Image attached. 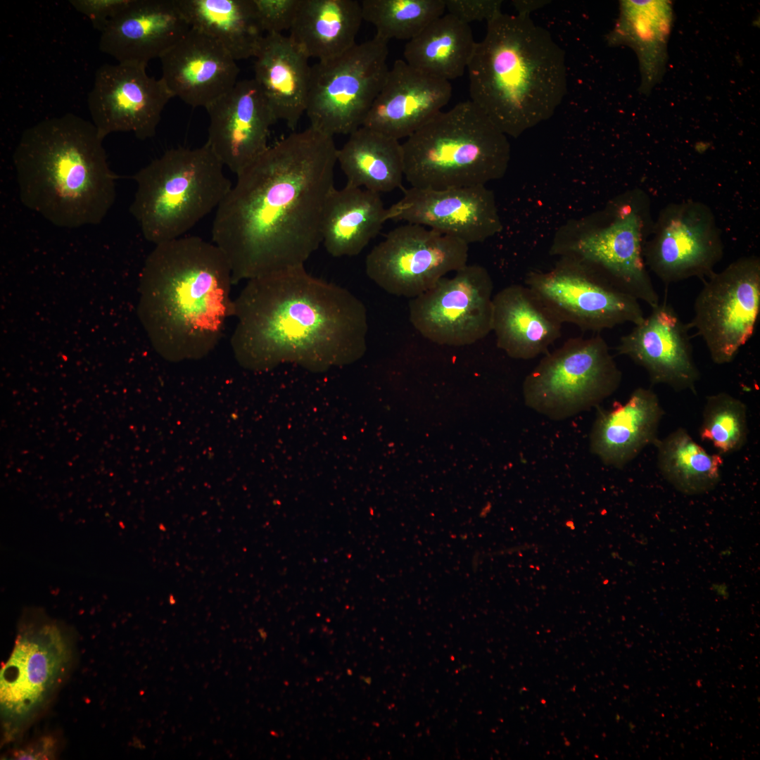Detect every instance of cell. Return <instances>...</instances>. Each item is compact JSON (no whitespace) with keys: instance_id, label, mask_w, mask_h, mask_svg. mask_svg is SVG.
Returning <instances> with one entry per match:
<instances>
[{"instance_id":"6da1fadb","label":"cell","mask_w":760,"mask_h":760,"mask_svg":"<svg viewBox=\"0 0 760 760\" xmlns=\"http://www.w3.org/2000/svg\"><path fill=\"white\" fill-rule=\"evenodd\" d=\"M337 149L332 137L309 127L270 145L236 175L211 229L234 284L304 266L318 248Z\"/></svg>"},{"instance_id":"7a4b0ae2","label":"cell","mask_w":760,"mask_h":760,"mask_svg":"<svg viewBox=\"0 0 760 760\" xmlns=\"http://www.w3.org/2000/svg\"><path fill=\"white\" fill-rule=\"evenodd\" d=\"M234 299L231 347L244 367L294 362L315 371L353 363L367 350L364 303L305 266L246 281Z\"/></svg>"},{"instance_id":"3957f363","label":"cell","mask_w":760,"mask_h":760,"mask_svg":"<svg viewBox=\"0 0 760 760\" xmlns=\"http://www.w3.org/2000/svg\"><path fill=\"white\" fill-rule=\"evenodd\" d=\"M230 265L213 243L182 236L156 245L140 276L138 314L154 349L172 362L205 357L234 316Z\"/></svg>"},{"instance_id":"277c9868","label":"cell","mask_w":760,"mask_h":760,"mask_svg":"<svg viewBox=\"0 0 760 760\" xmlns=\"http://www.w3.org/2000/svg\"><path fill=\"white\" fill-rule=\"evenodd\" d=\"M103 141L91 122L72 113L27 128L13 155L23 205L57 227L99 224L116 196Z\"/></svg>"},{"instance_id":"5b68a950","label":"cell","mask_w":760,"mask_h":760,"mask_svg":"<svg viewBox=\"0 0 760 760\" xmlns=\"http://www.w3.org/2000/svg\"><path fill=\"white\" fill-rule=\"evenodd\" d=\"M467 70L470 101L507 136L551 118L567 91L564 49L526 15L488 22Z\"/></svg>"},{"instance_id":"8992f818","label":"cell","mask_w":760,"mask_h":760,"mask_svg":"<svg viewBox=\"0 0 760 760\" xmlns=\"http://www.w3.org/2000/svg\"><path fill=\"white\" fill-rule=\"evenodd\" d=\"M402 146L405 178L422 189L485 186L510 156L507 135L470 100L438 113Z\"/></svg>"},{"instance_id":"52a82bcc","label":"cell","mask_w":760,"mask_h":760,"mask_svg":"<svg viewBox=\"0 0 760 760\" xmlns=\"http://www.w3.org/2000/svg\"><path fill=\"white\" fill-rule=\"evenodd\" d=\"M205 143L166 151L133 177L129 210L145 239L155 245L179 237L216 210L232 184Z\"/></svg>"},{"instance_id":"ba28073f","label":"cell","mask_w":760,"mask_h":760,"mask_svg":"<svg viewBox=\"0 0 760 760\" xmlns=\"http://www.w3.org/2000/svg\"><path fill=\"white\" fill-rule=\"evenodd\" d=\"M621 380L606 341L578 336L543 355L525 377L522 393L527 407L558 421L597 407Z\"/></svg>"},{"instance_id":"9c48e42d","label":"cell","mask_w":760,"mask_h":760,"mask_svg":"<svg viewBox=\"0 0 760 760\" xmlns=\"http://www.w3.org/2000/svg\"><path fill=\"white\" fill-rule=\"evenodd\" d=\"M388 42L377 36L311 68L306 114L330 137L350 134L364 120L386 80Z\"/></svg>"},{"instance_id":"30bf717a","label":"cell","mask_w":760,"mask_h":760,"mask_svg":"<svg viewBox=\"0 0 760 760\" xmlns=\"http://www.w3.org/2000/svg\"><path fill=\"white\" fill-rule=\"evenodd\" d=\"M615 206L612 220L604 227L557 242L552 253L590 267L653 308L659 298L643 255L654 221L650 199L637 191Z\"/></svg>"},{"instance_id":"8fae6325","label":"cell","mask_w":760,"mask_h":760,"mask_svg":"<svg viewBox=\"0 0 760 760\" xmlns=\"http://www.w3.org/2000/svg\"><path fill=\"white\" fill-rule=\"evenodd\" d=\"M70 638L42 614L25 617L1 670V714L10 735L30 720L59 686L72 660Z\"/></svg>"},{"instance_id":"7c38bea8","label":"cell","mask_w":760,"mask_h":760,"mask_svg":"<svg viewBox=\"0 0 760 760\" xmlns=\"http://www.w3.org/2000/svg\"><path fill=\"white\" fill-rule=\"evenodd\" d=\"M688 326L703 339L711 360L732 362L751 338L760 312V260L740 258L704 279Z\"/></svg>"},{"instance_id":"4fadbf2b","label":"cell","mask_w":760,"mask_h":760,"mask_svg":"<svg viewBox=\"0 0 760 760\" xmlns=\"http://www.w3.org/2000/svg\"><path fill=\"white\" fill-rule=\"evenodd\" d=\"M469 245L416 224L390 231L367 254V277L386 292L413 298L467 264Z\"/></svg>"},{"instance_id":"5bb4252c","label":"cell","mask_w":760,"mask_h":760,"mask_svg":"<svg viewBox=\"0 0 760 760\" xmlns=\"http://www.w3.org/2000/svg\"><path fill=\"white\" fill-rule=\"evenodd\" d=\"M493 283L486 268L467 264L409 303L410 321L443 346L473 344L492 331Z\"/></svg>"},{"instance_id":"9a60e30c","label":"cell","mask_w":760,"mask_h":760,"mask_svg":"<svg viewBox=\"0 0 760 760\" xmlns=\"http://www.w3.org/2000/svg\"><path fill=\"white\" fill-rule=\"evenodd\" d=\"M564 324L600 332L617 325L642 322L639 300L590 267L562 258L547 272H531L525 281Z\"/></svg>"},{"instance_id":"2e32d148","label":"cell","mask_w":760,"mask_h":760,"mask_svg":"<svg viewBox=\"0 0 760 760\" xmlns=\"http://www.w3.org/2000/svg\"><path fill=\"white\" fill-rule=\"evenodd\" d=\"M721 232L711 208L698 201L670 203L653 221L643 255L648 271L665 284L706 279L723 255Z\"/></svg>"},{"instance_id":"e0dca14e","label":"cell","mask_w":760,"mask_h":760,"mask_svg":"<svg viewBox=\"0 0 760 760\" xmlns=\"http://www.w3.org/2000/svg\"><path fill=\"white\" fill-rule=\"evenodd\" d=\"M172 98L160 78L150 77L146 67L105 63L96 72L87 104L91 122L103 139L121 132L145 140L155 135Z\"/></svg>"},{"instance_id":"ac0fdd59","label":"cell","mask_w":760,"mask_h":760,"mask_svg":"<svg viewBox=\"0 0 760 760\" xmlns=\"http://www.w3.org/2000/svg\"><path fill=\"white\" fill-rule=\"evenodd\" d=\"M386 219L424 226L468 245L485 241L502 227L493 194L485 186H411L386 208Z\"/></svg>"},{"instance_id":"d6986e66","label":"cell","mask_w":760,"mask_h":760,"mask_svg":"<svg viewBox=\"0 0 760 760\" xmlns=\"http://www.w3.org/2000/svg\"><path fill=\"white\" fill-rule=\"evenodd\" d=\"M651 308L641 323L620 338L618 353L643 367L652 384L696 393L700 373L693 357L688 324L665 300Z\"/></svg>"},{"instance_id":"ffe728a7","label":"cell","mask_w":760,"mask_h":760,"mask_svg":"<svg viewBox=\"0 0 760 760\" xmlns=\"http://www.w3.org/2000/svg\"><path fill=\"white\" fill-rule=\"evenodd\" d=\"M205 109L210 120L206 143L236 175L270 146V129L277 120L253 78L238 81Z\"/></svg>"},{"instance_id":"44dd1931","label":"cell","mask_w":760,"mask_h":760,"mask_svg":"<svg viewBox=\"0 0 760 760\" xmlns=\"http://www.w3.org/2000/svg\"><path fill=\"white\" fill-rule=\"evenodd\" d=\"M160 80L172 97L206 108L236 84L239 69L225 48L190 27L160 57Z\"/></svg>"},{"instance_id":"7402d4cb","label":"cell","mask_w":760,"mask_h":760,"mask_svg":"<svg viewBox=\"0 0 760 760\" xmlns=\"http://www.w3.org/2000/svg\"><path fill=\"white\" fill-rule=\"evenodd\" d=\"M450 82L396 60L362 126L400 140L407 139L436 116L450 101Z\"/></svg>"},{"instance_id":"603a6c76","label":"cell","mask_w":760,"mask_h":760,"mask_svg":"<svg viewBox=\"0 0 760 760\" xmlns=\"http://www.w3.org/2000/svg\"><path fill=\"white\" fill-rule=\"evenodd\" d=\"M189 29L175 0H130L101 32L99 48L118 63L146 68Z\"/></svg>"},{"instance_id":"cb8c5ba5","label":"cell","mask_w":760,"mask_h":760,"mask_svg":"<svg viewBox=\"0 0 760 760\" xmlns=\"http://www.w3.org/2000/svg\"><path fill=\"white\" fill-rule=\"evenodd\" d=\"M664 412L651 389L635 388L624 403L597 409L590 433V450L607 466L623 468L658 441Z\"/></svg>"},{"instance_id":"d4e9b609","label":"cell","mask_w":760,"mask_h":760,"mask_svg":"<svg viewBox=\"0 0 760 760\" xmlns=\"http://www.w3.org/2000/svg\"><path fill=\"white\" fill-rule=\"evenodd\" d=\"M563 323L526 285L512 284L493 297L492 331L509 357L532 360L549 352Z\"/></svg>"},{"instance_id":"484cf974","label":"cell","mask_w":760,"mask_h":760,"mask_svg":"<svg viewBox=\"0 0 760 760\" xmlns=\"http://www.w3.org/2000/svg\"><path fill=\"white\" fill-rule=\"evenodd\" d=\"M254 58L253 79L276 120L295 129L307 108L309 58L283 34H265Z\"/></svg>"},{"instance_id":"4316f807","label":"cell","mask_w":760,"mask_h":760,"mask_svg":"<svg viewBox=\"0 0 760 760\" xmlns=\"http://www.w3.org/2000/svg\"><path fill=\"white\" fill-rule=\"evenodd\" d=\"M619 2V18L607 42L611 46H628L635 52L641 75L639 90L648 95L666 70L667 44L674 16L672 3L666 0Z\"/></svg>"},{"instance_id":"83f0119b","label":"cell","mask_w":760,"mask_h":760,"mask_svg":"<svg viewBox=\"0 0 760 760\" xmlns=\"http://www.w3.org/2000/svg\"><path fill=\"white\" fill-rule=\"evenodd\" d=\"M380 194L346 184L331 189L322 221V243L333 257L355 256L377 236L386 219Z\"/></svg>"},{"instance_id":"f1b7e54d","label":"cell","mask_w":760,"mask_h":760,"mask_svg":"<svg viewBox=\"0 0 760 760\" xmlns=\"http://www.w3.org/2000/svg\"><path fill=\"white\" fill-rule=\"evenodd\" d=\"M362 20L360 1L300 0L289 37L309 58L327 61L357 44Z\"/></svg>"},{"instance_id":"f546056e","label":"cell","mask_w":760,"mask_h":760,"mask_svg":"<svg viewBox=\"0 0 760 760\" xmlns=\"http://www.w3.org/2000/svg\"><path fill=\"white\" fill-rule=\"evenodd\" d=\"M336 160L346 184L379 194L400 187L405 177L402 144L364 126L349 134Z\"/></svg>"},{"instance_id":"4dcf8cb0","label":"cell","mask_w":760,"mask_h":760,"mask_svg":"<svg viewBox=\"0 0 760 760\" xmlns=\"http://www.w3.org/2000/svg\"><path fill=\"white\" fill-rule=\"evenodd\" d=\"M190 27L220 43L236 61L255 57L264 37L253 0H175Z\"/></svg>"},{"instance_id":"1f68e13d","label":"cell","mask_w":760,"mask_h":760,"mask_svg":"<svg viewBox=\"0 0 760 760\" xmlns=\"http://www.w3.org/2000/svg\"><path fill=\"white\" fill-rule=\"evenodd\" d=\"M476 44L469 25L448 13L406 43L404 61L420 72L450 82L464 75Z\"/></svg>"},{"instance_id":"d6a6232c","label":"cell","mask_w":760,"mask_h":760,"mask_svg":"<svg viewBox=\"0 0 760 760\" xmlns=\"http://www.w3.org/2000/svg\"><path fill=\"white\" fill-rule=\"evenodd\" d=\"M657 464L663 476L678 490L696 495L712 490L721 479L723 460L709 454L683 428L658 439Z\"/></svg>"},{"instance_id":"836d02e7","label":"cell","mask_w":760,"mask_h":760,"mask_svg":"<svg viewBox=\"0 0 760 760\" xmlns=\"http://www.w3.org/2000/svg\"><path fill=\"white\" fill-rule=\"evenodd\" d=\"M363 20L387 41L410 40L445 11L444 0H362Z\"/></svg>"},{"instance_id":"e575fe53","label":"cell","mask_w":760,"mask_h":760,"mask_svg":"<svg viewBox=\"0 0 760 760\" xmlns=\"http://www.w3.org/2000/svg\"><path fill=\"white\" fill-rule=\"evenodd\" d=\"M699 434L702 441L711 444L721 455L740 450L748 434L746 405L724 392L709 395Z\"/></svg>"},{"instance_id":"d590c367","label":"cell","mask_w":760,"mask_h":760,"mask_svg":"<svg viewBox=\"0 0 760 760\" xmlns=\"http://www.w3.org/2000/svg\"><path fill=\"white\" fill-rule=\"evenodd\" d=\"M300 0H253L259 24L266 34L290 30Z\"/></svg>"},{"instance_id":"8d00e7d4","label":"cell","mask_w":760,"mask_h":760,"mask_svg":"<svg viewBox=\"0 0 760 760\" xmlns=\"http://www.w3.org/2000/svg\"><path fill=\"white\" fill-rule=\"evenodd\" d=\"M448 13L469 25L474 21H490L502 13L501 0H444Z\"/></svg>"},{"instance_id":"74e56055","label":"cell","mask_w":760,"mask_h":760,"mask_svg":"<svg viewBox=\"0 0 760 760\" xmlns=\"http://www.w3.org/2000/svg\"><path fill=\"white\" fill-rule=\"evenodd\" d=\"M130 2V0H71L70 4L87 17L101 32Z\"/></svg>"},{"instance_id":"f35d334b","label":"cell","mask_w":760,"mask_h":760,"mask_svg":"<svg viewBox=\"0 0 760 760\" xmlns=\"http://www.w3.org/2000/svg\"><path fill=\"white\" fill-rule=\"evenodd\" d=\"M56 752V742L51 737L39 738L13 752L15 759H50Z\"/></svg>"}]
</instances>
